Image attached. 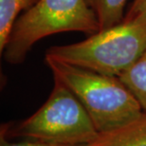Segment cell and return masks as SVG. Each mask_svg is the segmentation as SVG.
Here are the masks:
<instances>
[{"label":"cell","instance_id":"6da1fadb","mask_svg":"<svg viewBox=\"0 0 146 146\" xmlns=\"http://www.w3.org/2000/svg\"><path fill=\"white\" fill-rule=\"evenodd\" d=\"M54 80L74 94L91 118L99 133L121 128L141 115L135 96L119 77L109 76L46 56Z\"/></svg>","mask_w":146,"mask_h":146},{"label":"cell","instance_id":"7a4b0ae2","mask_svg":"<svg viewBox=\"0 0 146 146\" xmlns=\"http://www.w3.org/2000/svg\"><path fill=\"white\" fill-rule=\"evenodd\" d=\"M146 53V16L122 21L81 42L54 46L46 56L109 76L119 77Z\"/></svg>","mask_w":146,"mask_h":146},{"label":"cell","instance_id":"3957f363","mask_svg":"<svg viewBox=\"0 0 146 146\" xmlns=\"http://www.w3.org/2000/svg\"><path fill=\"white\" fill-rule=\"evenodd\" d=\"M100 31L97 15L86 0H38L16 20L2 54L7 63L18 65L34 44L46 36L66 31L92 35Z\"/></svg>","mask_w":146,"mask_h":146},{"label":"cell","instance_id":"277c9868","mask_svg":"<svg viewBox=\"0 0 146 146\" xmlns=\"http://www.w3.org/2000/svg\"><path fill=\"white\" fill-rule=\"evenodd\" d=\"M7 139H36L65 144H90L99 133L81 102L68 87L54 80L48 99L30 118L1 125Z\"/></svg>","mask_w":146,"mask_h":146},{"label":"cell","instance_id":"5b68a950","mask_svg":"<svg viewBox=\"0 0 146 146\" xmlns=\"http://www.w3.org/2000/svg\"><path fill=\"white\" fill-rule=\"evenodd\" d=\"M87 146H146V112L121 128L99 134Z\"/></svg>","mask_w":146,"mask_h":146},{"label":"cell","instance_id":"8992f818","mask_svg":"<svg viewBox=\"0 0 146 146\" xmlns=\"http://www.w3.org/2000/svg\"><path fill=\"white\" fill-rule=\"evenodd\" d=\"M38 0H0V52H4L11 31L23 11H28Z\"/></svg>","mask_w":146,"mask_h":146},{"label":"cell","instance_id":"52a82bcc","mask_svg":"<svg viewBox=\"0 0 146 146\" xmlns=\"http://www.w3.org/2000/svg\"><path fill=\"white\" fill-rule=\"evenodd\" d=\"M97 15L101 31L121 23L127 0H86Z\"/></svg>","mask_w":146,"mask_h":146},{"label":"cell","instance_id":"ba28073f","mask_svg":"<svg viewBox=\"0 0 146 146\" xmlns=\"http://www.w3.org/2000/svg\"><path fill=\"white\" fill-rule=\"evenodd\" d=\"M119 78L135 96L142 111L146 112V58L142 57Z\"/></svg>","mask_w":146,"mask_h":146},{"label":"cell","instance_id":"9c48e42d","mask_svg":"<svg viewBox=\"0 0 146 146\" xmlns=\"http://www.w3.org/2000/svg\"><path fill=\"white\" fill-rule=\"evenodd\" d=\"M0 146H87V144H65L36 139H24L21 141L13 142L0 134Z\"/></svg>","mask_w":146,"mask_h":146},{"label":"cell","instance_id":"30bf717a","mask_svg":"<svg viewBox=\"0 0 146 146\" xmlns=\"http://www.w3.org/2000/svg\"><path fill=\"white\" fill-rule=\"evenodd\" d=\"M146 16V0H134L124 16V21Z\"/></svg>","mask_w":146,"mask_h":146},{"label":"cell","instance_id":"8fae6325","mask_svg":"<svg viewBox=\"0 0 146 146\" xmlns=\"http://www.w3.org/2000/svg\"><path fill=\"white\" fill-rule=\"evenodd\" d=\"M144 57H145V58H146V53H145V54H144Z\"/></svg>","mask_w":146,"mask_h":146}]
</instances>
